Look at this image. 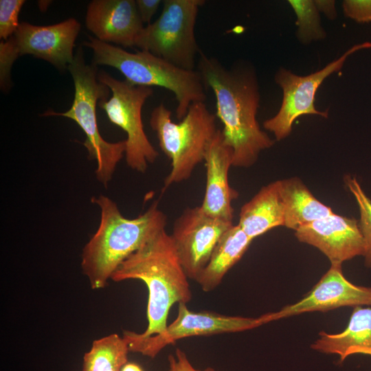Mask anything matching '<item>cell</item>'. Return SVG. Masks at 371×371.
Instances as JSON below:
<instances>
[{
    "instance_id": "13",
    "label": "cell",
    "mask_w": 371,
    "mask_h": 371,
    "mask_svg": "<svg viewBox=\"0 0 371 371\" xmlns=\"http://www.w3.org/2000/svg\"><path fill=\"white\" fill-rule=\"evenodd\" d=\"M371 306V288L351 283L341 265H331L313 288L300 301L280 311L265 313L267 323L312 311L325 312L344 306Z\"/></svg>"
},
{
    "instance_id": "6",
    "label": "cell",
    "mask_w": 371,
    "mask_h": 371,
    "mask_svg": "<svg viewBox=\"0 0 371 371\" xmlns=\"http://www.w3.org/2000/svg\"><path fill=\"white\" fill-rule=\"evenodd\" d=\"M164 103L151 112L150 126L156 133L159 148L171 161V170L164 182V190L188 180L194 168L204 161L207 145L218 128L216 115L205 102L192 103L178 123Z\"/></svg>"
},
{
    "instance_id": "8",
    "label": "cell",
    "mask_w": 371,
    "mask_h": 371,
    "mask_svg": "<svg viewBox=\"0 0 371 371\" xmlns=\"http://www.w3.org/2000/svg\"><path fill=\"white\" fill-rule=\"evenodd\" d=\"M100 82L107 86L112 95L98 101L111 123L126 132L125 158L130 168L144 173L148 164H153L159 153L144 132L142 110L153 93L152 87L136 86L126 80H119L104 71L98 74Z\"/></svg>"
},
{
    "instance_id": "14",
    "label": "cell",
    "mask_w": 371,
    "mask_h": 371,
    "mask_svg": "<svg viewBox=\"0 0 371 371\" xmlns=\"http://www.w3.org/2000/svg\"><path fill=\"white\" fill-rule=\"evenodd\" d=\"M295 236L299 241L317 248L331 265H341L366 253L359 221L335 213L299 227Z\"/></svg>"
},
{
    "instance_id": "2",
    "label": "cell",
    "mask_w": 371,
    "mask_h": 371,
    "mask_svg": "<svg viewBox=\"0 0 371 371\" xmlns=\"http://www.w3.org/2000/svg\"><path fill=\"white\" fill-rule=\"evenodd\" d=\"M91 201L99 207L100 221L82 249L81 267L91 289H99L124 260L165 229L167 217L158 201L134 218L124 216L117 204L103 194Z\"/></svg>"
},
{
    "instance_id": "23",
    "label": "cell",
    "mask_w": 371,
    "mask_h": 371,
    "mask_svg": "<svg viewBox=\"0 0 371 371\" xmlns=\"http://www.w3.org/2000/svg\"><path fill=\"white\" fill-rule=\"evenodd\" d=\"M345 183L353 194L359 206L360 220L359 225L366 244L364 255L366 267H371V200L366 194L358 181L350 176H346Z\"/></svg>"
},
{
    "instance_id": "29",
    "label": "cell",
    "mask_w": 371,
    "mask_h": 371,
    "mask_svg": "<svg viewBox=\"0 0 371 371\" xmlns=\"http://www.w3.org/2000/svg\"><path fill=\"white\" fill-rule=\"evenodd\" d=\"M121 371H143L142 369L135 363H126L122 368Z\"/></svg>"
},
{
    "instance_id": "20",
    "label": "cell",
    "mask_w": 371,
    "mask_h": 371,
    "mask_svg": "<svg viewBox=\"0 0 371 371\" xmlns=\"http://www.w3.org/2000/svg\"><path fill=\"white\" fill-rule=\"evenodd\" d=\"M278 183L284 205V227L295 231L306 224L334 214L330 207L313 196L299 178L278 180Z\"/></svg>"
},
{
    "instance_id": "4",
    "label": "cell",
    "mask_w": 371,
    "mask_h": 371,
    "mask_svg": "<svg viewBox=\"0 0 371 371\" xmlns=\"http://www.w3.org/2000/svg\"><path fill=\"white\" fill-rule=\"evenodd\" d=\"M84 42L93 52V64L117 69L125 80L136 86L164 88L176 99V117L181 120L194 102H205V85L199 71L177 67L148 52H129L89 36Z\"/></svg>"
},
{
    "instance_id": "28",
    "label": "cell",
    "mask_w": 371,
    "mask_h": 371,
    "mask_svg": "<svg viewBox=\"0 0 371 371\" xmlns=\"http://www.w3.org/2000/svg\"><path fill=\"white\" fill-rule=\"evenodd\" d=\"M314 3L319 12H323L329 19L337 16L335 2L333 0H315Z\"/></svg>"
},
{
    "instance_id": "10",
    "label": "cell",
    "mask_w": 371,
    "mask_h": 371,
    "mask_svg": "<svg viewBox=\"0 0 371 371\" xmlns=\"http://www.w3.org/2000/svg\"><path fill=\"white\" fill-rule=\"evenodd\" d=\"M263 315L258 317L225 315L212 311H192L187 304H178L176 319L160 335L143 337L140 333L124 330L130 352L150 358L155 357L164 348L191 337L208 336L251 330L265 324Z\"/></svg>"
},
{
    "instance_id": "17",
    "label": "cell",
    "mask_w": 371,
    "mask_h": 371,
    "mask_svg": "<svg viewBox=\"0 0 371 371\" xmlns=\"http://www.w3.org/2000/svg\"><path fill=\"white\" fill-rule=\"evenodd\" d=\"M319 335L311 348L324 353L337 354L341 362L353 354L371 356V307L355 306L342 332L329 334L322 331Z\"/></svg>"
},
{
    "instance_id": "3",
    "label": "cell",
    "mask_w": 371,
    "mask_h": 371,
    "mask_svg": "<svg viewBox=\"0 0 371 371\" xmlns=\"http://www.w3.org/2000/svg\"><path fill=\"white\" fill-rule=\"evenodd\" d=\"M131 279L143 281L148 290V326L140 333L143 337L163 333L172 306L187 304L192 297L189 278L165 229L130 255L111 277L115 282Z\"/></svg>"
},
{
    "instance_id": "25",
    "label": "cell",
    "mask_w": 371,
    "mask_h": 371,
    "mask_svg": "<svg viewBox=\"0 0 371 371\" xmlns=\"http://www.w3.org/2000/svg\"><path fill=\"white\" fill-rule=\"evenodd\" d=\"M345 16L358 22H371V0H346L343 1Z\"/></svg>"
},
{
    "instance_id": "5",
    "label": "cell",
    "mask_w": 371,
    "mask_h": 371,
    "mask_svg": "<svg viewBox=\"0 0 371 371\" xmlns=\"http://www.w3.org/2000/svg\"><path fill=\"white\" fill-rule=\"evenodd\" d=\"M93 63H85L82 47H78L72 63L68 65L75 88L71 108L64 113L48 111L43 116L57 115L69 118L77 123L85 134L82 143L89 157L96 161L95 171L97 179L107 188L117 164L125 154L126 142L106 141L99 132L96 116L98 100L107 99L110 89L98 80L97 69Z\"/></svg>"
},
{
    "instance_id": "16",
    "label": "cell",
    "mask_w": 371,
    "mask_h": 371,
    "mask_svg": "<svg viewBox=\"0 0 371 371\" xmlns=\"http://www.w3.org/2000/svg\"><path fill=\"white\" fill-rule=\"evenodd\" d=\"M232 158V150L225 144L221 129L218 128L205 153L206 184L201 207L208 215L230 223H233L234 213L232 202L238 197V192L228 181Z\"/></svg>"
},
{
    "instance_id": "9",
    "label": "cell",
    "mask_w": 371,
    "mask_h": 371,
    "mask_svg": "<svg viewBox=\"0 0 371 371\" xmlns=\"http://www.w3.org/2000/svg\"><path fill=\"white\" fill-rule=\"evenodd\" d=\"M80 28L74 18L49 25L21 23L10 38L0 43L1 87L10 85L11 67L23 55H33L58 69L67 67L74 61V47Z\"/></svg>"
},
{
    "instance_id": "18",
    "label": "cell",
    "mask_w": 371,
    "mask_h": 371,
    "mask_svg": "<svg viewBox=\"0 0 371 371\" xmlns=\"http://www.w3.org/2000/svg\"><path fill=\"white\" fill-rule=\"evenodd\" d=\"M284 223V205L278 180L262 187L242 206L238 224L254 240Z\"/></svg>"
},
{
    "instance_id": "24",
    "label": "cell",
    "mask_w": 371,
    "mask_h": 371,
    "mask_svg": "<svg viewBox=\"0 0 371 371\" xmlns=\"http://www.w3.org/2000/svg\"><path fill=\"white\" fill-rule=\"evenodd\" d=\"M24 0L0 1V38L7 41L17 30L19 14Z\"/></svg>"
},
{
    "instance_id": "27",
    "label": "cell",
    "mask_w": 371,
    "mask_h": 371,
    "mask_svg": "<svg viewBox=\"0 0 371 371\" xmlns=\"http://www.w3.org/2000/svg\"><path fill=\"white\" fill-rule=\"evenodd\" d=\"M137 10L142 21L148 24L157 11L162 1L161 0H136Z\"/></svg>"
},
{
    "instance_id": "22",
    "label": "cell",
    "mask_w": 371,
    "mask_h": 371,
    "mask_svg": "<svg viewBox=\"0 0 371 371\" xmlns=\"http://www.w3.org/2000/svg\"><path fill=\"white\" fill-rule=\"evenodd\" d=\"M288 2L297 18V37L301 43L307 44L326 37V32L321 25L319 12L314 1L289 0Z\"/></svg>"
},
{
    "instance_id": "11",
    "label": "cell",
    "mask_w": 371,
    "mask_h": 371,
    "mask_svg": "<svg viewBox=\"0 0 371 371\" xmlns=\"http://www.w3.org/2000/svg\"><path fill=\"white\" fill-rule=\"evenodd\" d=\"M367 48H371V42L355 45L322 69L307 76H298L286 69H279L275 80L282 90V104L273 117L264 122V128L273 133L276 140L280 141L289 135L293 122L300 115L312 114L328 117L327 111L315 109L314 102L316 91L328 76L342 68L350 55Z\"/></svg>"
},
{
    "instance_id": "12",
    "label": "cell",
    "mask_w": 371,
    "mask_h": 371,
    "mask_svg": "<svg viewBox=\"0 0 371 371\" xmlns=\"http://www.w3.org/2000/svg\"><path fill=\"white\" fill-rule=\"evenodd\" d=\"M233 224L208 215L201 205L186 207L176 218L170 235L189 279L196 280L218 240Z\"/></svg>"
},
{
    "instance_id": "19",
    "label": "cell",
    "mask_w": 371,
    "mask_h": 371,
    "mask_svg": "<svg viewBox=\"0 0 371 371\" xmlns=\"http://www.w3.org/2000/svg\"><path fill=\"white\" fill-rule=\"evenodd\" d=\"M252 240L238 224H233L227 229L196 280L203 291H212L221 283L229 270L241 259Z\"/></svg>"
},
{
    "instance_id": "21",
    "label": "cell",
    "mask_w": 371,
    "mask_h": 371,
    "mask_svg": "<svg viewBox=\"0 0 371 371\" xmlns=\"http://www.w3.org/2000/svg\"><path fill=\"white\" fill-rule=\"evenodd\" d=\"M130 352L126 339L113 333L93 341L83 357L82 371H121Z\"/></svg>"
},
{
    "instance_id": "7",
    "label": "cell",
    "mask_w": 371,
    "mask_h": 371,
    "mask_svg": "<svg viewBox=\"0 0 371 371\" xmlns=\"http://www.w3.org/2000/svg\"><path fill=\"white\" fill-rule=\"evenodd\" d=\"M203 0H165L158 19L143 28L135 47L186 70H194L201 51L195 25Z\"/></svg>"
},
{
    "instance_id": "26",
    "label": "cell",
    "mask_w": 371,
    "mask_h": 371,
    "mask_svg": "<svg viewBox=\"0 0 371 371\" xmlns=\"http://www.w3.org/2000/svg\"><path fill=\"white\" fill-rule=\"evenodd\" d=\"M168 371H218L211 367L203 370L196 368L190 362L186 353L180 348H177L175 353L168 356Z\"/></svg>"
},
{
    "instance_id": "15",
    "label": "cell",
    "mask_w": 371,
    "mask_h": 371,
    "mask_svg": "<svg viewBox=\"0 0 371 371\" xmlns=\"http://www.w3.org/2000/svg\"><path fill=\"white\" fill-rule=\"evenodd\" d=\"M85 23L97 39L124 47H135L144 27L134 0H93L87 7Z\"/></svg>"
},
{
    "instance_id": "1",
    "label": "cell",
    "mask_w": 371,
    "mask_h": 371,
    "mask_svg": "<svg viewBox=\"0 0 371 371\" xmlns=\"http://www.w3.org/2000/svg\"><path fill=\"white\" fill-rule=\"evenodd\" d=\"M199 72L216 99V116L221 121L223 140L233 152L232 166L249 168L274 141L257 120L260 102L258 80L249 69L226 68L216 58L200 52Z\"/></svg>"
}]
</instances>
